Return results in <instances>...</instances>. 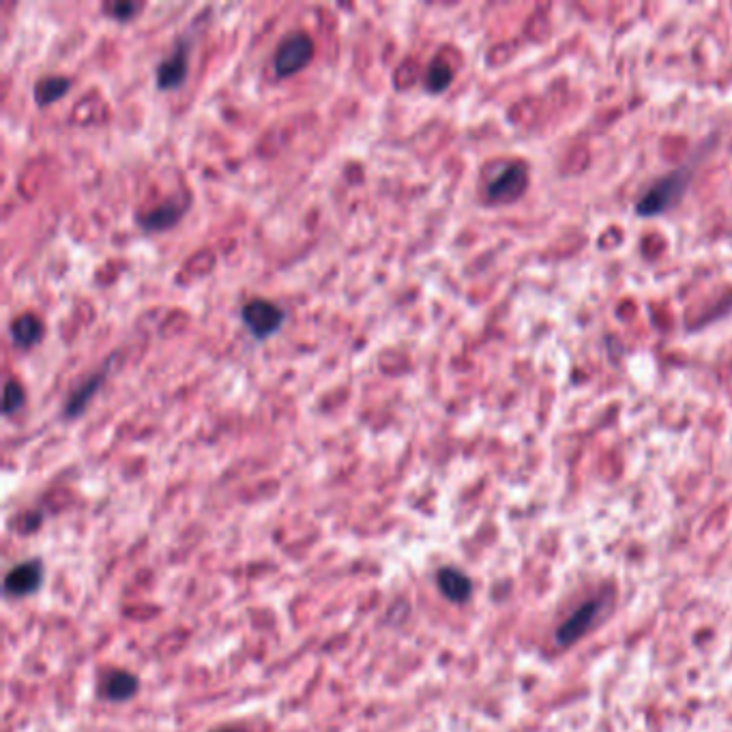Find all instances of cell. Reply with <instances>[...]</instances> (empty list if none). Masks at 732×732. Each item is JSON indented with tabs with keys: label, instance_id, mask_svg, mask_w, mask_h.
Listing matches in <instances>:
<instances>
[{
	"label": "cell",
	"instance_id": "6da1fadb",
	"mask_svg": "<svg viewBox=\"0 0 732 732\" xmlns=\"http://www.w3.org/2000/svg\"><path fill=\"white\" fill-rule=\"evenodd\" d=\"M696 174V166L687 164L668 172L666 177L657 179L647 192H644L636 202V215L640 217H657L672 211L683 200V196L690 189Z\"/></svg>",
	"mask_w": 732,
	"mask_h": 732
},
{
	"label": "cell",
	"instance_id": "7a4b0ae2",
	"mask_svg": "<svg viewBox=\"0 0 732 732\" xmlns=\"http://www.w3.org/2000/svg\"><path fill=\"white\" fill-rule=\"evenodd\" d=\"M526 187H529V166L524 161L509 159L490 170L483 194L492 204H511L526 194Z\"/></svg>",
	"mask_w": 732,
	"mask_h": 732
},
{
	"label": "cell",
	"instance_id": "3957f363",
	"mask_svg": "<svg viewBox=\"0 0 732 732\" xmlns=\"http://www.w3.org/2000/svg\"><path fill=\"white\" fill-rule=\"evenodd\" d=\"M314 50H316V43H314L312 35H307L305 31L290 33L280 43V46H277V50L273 54L275 76L277 78L297 76L299 71H303L307 65L312 63Z\"/></svg>",
	"mask_w": 732,
	"mask_h": 732
},
{
	"label": "cell",
	"instance_id": "277c9868",
	"mask_svg": "<svg viewBox=\"0 0 732 732\" xmlns=\"http://www.w3.org/2000/svg\"><path fill=\"white\" fill-rule=\"evenodd\" d=\"M241 318L245 329L250 331L256 340H269L282 329L288 314L280 305L269 299H252L243 305Z\"/></svg>",
	"mask_w": 732,
	"mask_h": 732
},
{
	"label": "cell",
	"instance_id": "5b68a950",
	"mask_svg": "<svg viewBox=\"0 0 732 732\" xmlns=\"http://www.w3.org/2000/svg\"><path fill=\"white\" fill-rule=\"evenodd\" d=\"M189 37H181L174 43L170 54L155 69V82L159 91H172L185 84L189 73Z\"/></svg>",
	"mask_w": 732,
	"mask_h": 732
},
{
	"label": "cell",
	"instance_id": "8992f818",
	"mask_svg": "<svg viewBox=\"0 0 732 732\" xmlns=\"http://www.w3.org/2000/svg\"><path fill=\"white\" fill-rule=\"evenodd\" d=\"M602 610H604V604L599 602V599L584 602L578 610L572 612V617H569L559 629H556V644H559L561 649L574 647L578 640H582L591 632L595 621L599 619V614H602Z\"/></svg>",
	"mask_w": 732,
	"mask_h": 732
},
{
	"label": "cell",
	"instance_id": "52a82bcc",
	"mask_svg": "<svg viewBox=\"0 0 732 732\" xmlns=\"http://www.w3.org/2000/svg\"><path fill=\"white\" fill-rule=\"evenodd\" d=\"M43 584V563L37 559L24 561L11 569L5 578V593L9 597H28Z\"/></svg>",
	"mask_w": 732,
	"mask_h": 732
},
{
	"label": "cell",
	"instance_id": "ba28073f",
	"mask_svg": "<svg viewBox=\"0 0 732 732\" xmlns=\"http://www.w3.org/2000/svg\"><path fill=\"white\" fill-rule=\"evenodd\" d=\"M104 383H106V370H99L86 380H82V383L67 395L65 406H63V417L78 419L86 411V406L93 402L97 391L104 387Z\"/></svg>",
	"mask_w": 732,
	"mask_h": 732
},
{
	"label": "cell",
	"instance_id": "9c48e42d",
	"mask_svg": "<svg viewBox=\"0 0 732 732\" xmlns=\"http://www.w3.org/2000/svg\"><path fill=\"white\" fill-rule=\"evenodd\" d=\"M187 211V204H177V202H164L159 207L140 213L136 217L138 226L144 232H164L170 230L172 226H177L181 222V217Z\"/></svg>",
	"mask_w": 732,
	"mask_h": 732
},
{
	"label": "cell",
	"instance_id": "30bf717a",
	"mask_svg": "<svg viewBox=\"0 0 732 732\" xmlns=\"http://www.w3.org/2000/svg\"><path fill=\"white\" fill-rule=\"evenodd\" d=\"M436 584L441 593L453 604H464L473 595V582L464 572L456 567H443L438 569Z\"/></svg>",
	"mask_w": 732,
	"mask_h": 732
},
{
	"label": "cell",
	"instance_id": "8fae6325",
	"mask_svg": "<svg viewBox=\"0 0 732 732\" xmlns=\"http://www.w3.org/2000/svg\"><path fill=\"white\" fill-rule=\"evenodd\" d=\"M9 335H11L13 346H18L22 350H31L43 340V335H46V325H43V320L37 314H22L11 322Z\"/></svg>",
	"mask_w": 732,
	"mask_h": 732
},
{
	"label": "cell",
	"instance_id": "7c38bea8",
	"mask_svg": "<svg viewBox=\"0 0 732 732\" xmlns=\"http://www.w3.org/2000/svg\"><path fill=\"white\" fill-rule=\"evenodd\" d=\"M138 679L127 670H110L101 681V696L110 702H123L134 698L138 692Z\"/></svg>",
	"mask_w": 732,
	"mask_h": 732
},
{
	"label": "cell",
	"instance_id": "4fadbf2b",
	"mask_svg": "<svg viewBox=\"0 0 732 732\" xmlns=\"http://www.w3.org/2000/svg\"><path fill=\"white\" fill-rule=\"evenodd\" d=\"M71 91V80L67 76H46L35 82L33 97L39 108H48L61 101Z\"/></svg>",
	"mask_w": 732,
	"mask_h": 732
},
{
	"label": "cell",
	"instance_id": "5bb4252c",
	"mask_svg": "<svg viewBox=\"0 0 732 732\" xmlns=\"http://www.w3.org/2000/svg\"><path fill=\"white\" fill-rule=\"evenodd\" d=\"M453 69L449 67V63H445L443 58H436V61L430 63L428 71H426V80H423V84H426V91L432 93V95H441L445 93L451 82H453Z\"/></svg>",
	"mask_w": 732,
	"mask_h": 732
},
{
	"label": "cell",
	"instance_id": "9a60e30c",
	"mask_svg": "<svg viewBox=\"0 0 732 732\" xmlns=\"http://www.w3.org/2000/svg\"><path fill=\"white\" fill-rule=\"evenodd\" d=\"M26 404V391L22 387L20 380L9 378L5 383V402H3V411L7 417L16 415L18 411H22V406Z\"/></svg>",
	"mask_w": 732,
	"mask_h": 732
},
{
	"label": "cell",
	"instance_id": "2e32d148",
	"mask_svg": "<svg viewBox=\"0 0 732 732\" xmlns=\"http://www.w3.org/2000/svg\"><path fill=\"white\" fill-rule=\"evenodd\" d=\"M142 9V5L131 3V0H119V3L108 5V13L119 22H127L136 16V13Z\"/></svg>",
	"mask_w": 732,
	"mask_h": 732
},
{
	"label": "cell",
	"instance_id": "e0dca14e",
	"mask_svg": "<svg viewBox=\"0 0 732 732\" xmlns=\"http://www.w3.org/2000/svg\"><path fill=\"white\" fill-rule=\"evenodd\" d=\"M217 732H245L241 728H224V730H217Z\"/></svg>",
	"mask_w": 732,
	"mask_h": 732
}]
</instances>
